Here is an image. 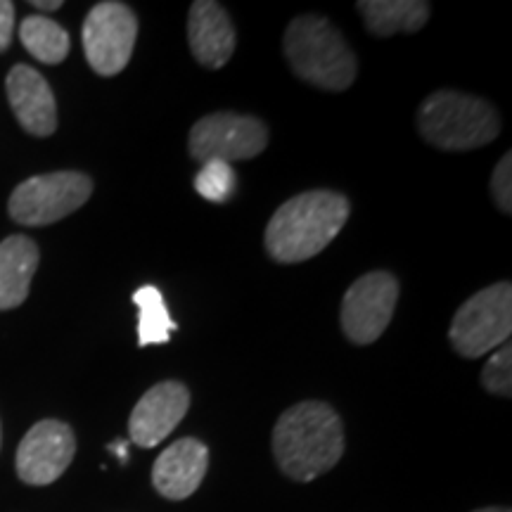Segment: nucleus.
<instances>
[{"label": "nucleus", "instance_id": "1", "mask_svg": "<svg viewBox=\"0 0 512 512\" xmlns=\"http://www.w3.org/2000/svg\"><path fill=\"white\" fill-rule=\"evenodd\" d=\"M273 456L294 482H313L344 456L342 418L325 401L294 403L273 427Z\"/></svg>", "mask_w": 512, "mask_h": 512}, {"label": "nucleus", "instance_id": "2", "mask_svg": "<svg viewBox=\"0 0 512 512\" xmlns=\"http://www.w3.org/2000/svg\"><path fill=\"white\" fill-rule=\"evenodd\" d=\"M351 214L349 200L332 190H309L287 200L266 226V252L278 264H299L323 252Z\"/></svg>", "mask_w": 512, "mask_h": 512}, {"label": "nucleus", "instance_id": "3", "mask_svg": "<svg viewBox=\"0 0 512 512\" xmlns=\"http://www.w3.org/2000/svg\"><path fill=\"white\" fill-rule=\"evenodd\" d=\"M283 46L292 72L311 86L342 93L356 79V55L330 19L320 15L292 19Z\"/></svg>", "mask_w": 512, "mask_h": 512}, {"label": "nucleus", "instance_id": "4", "mask_svg": "<svg viewBox=\"0 0 512 512\" xmlns=\"http://www.w3.org/2000/svg\"><path fill=\"white\" fill-rule=\"evenodd\" d=\"M418 128L420 136L439 150L465 152L496 140L501 117L491 102L477 95L437 91L420 105Z\"/></svg>", "mask_w": 512, "mask_h": 512}, {"label": "nucleus", "instance_id": "5", "mask_svg": "<svg viewBox=\"0 0 512 512\" xmlns=\"http://www.w3.org/2000/svg\"><path fill=\"white\" fill-rule=\"evenodd\" d=\"M512 285L496 283L472 294L456 311L448 328L453 349L463 358H482L510 342Z\"/></svg>", "mask_w": 512, "mask_h": 512}, {"label": "nucleus", "instance_id": "6", "mask_svg": "<svg viewBox=\"0 0 512 512\" xmlns=\"http://www.w3.org/2000/svg\"><path fill=\"white\" fill-rule=\"evenodd\" d=\"M93 181L79 171H55L27 178L12 190L8 211L19 226L41 228L67 219L91 200Z\"/></svg>", "mask_w": 512, "mask_h": 512}, {"label": "nucleus", "instance_id": "7", "mask_svg": "<svg viewBox=\"0 0 512 512\" xmlns=\"http://www.w3.org/2000/svg\"><path fill=\"white\" fill-rule=\"evenodd\" d=\"M268 128L261 119L235 112L207 114L192 126L188 138L190 157L197 162H240L266 150Z\"/></svg>", "mask_w": 512, "mask_h": 512}, {"label": "nucleus", "instance_id": "8", "mask_svg": "<svg viewBox=\"0 0 512 512\" xmlns=\"http://www.w3.org/2000/svg\"><path fill=\"white\" fill-rule=\"evenodd\" d=\"M83 53L95 74L117 76L131 60L138 38V17L128 5L105 0L88 12L81 29Z\"/></svg>", "mask_w": 512, "mask_h": 512}, {"label": "nucleus", "instance_id": "9", "mask_svg": "<svg viewBox=\"0 0 512 512\" xmlns=\"http://www.w3.org/2000/svg\"><path fill=\"white\" fill-rule=\"evenodd\" d=\"M399 280L387 271L361 275L344 294L342 330L354 344H373L392 323Z\"/></svg>", "mask_w": 512, "mask_h": 512}, {"label": "nucleus", "instance_id": "10", "mask_svg": "<svg viewBox=\"0 0 512 512\" xmlns=\"http://www.w3.org/2000/svg\"><path fill=\"white\" fill-rule=\"evenodd\" d=\"M76 437L60 420H41L24 434L17 448V477L29 486H48L72 465Z\"/></svg>", "mask_w": 512, "mask_h": 512}, {"label": "nucleus", "instance_id": "11", "mask_svg": "<svg viewBox=\"0 0 512 512\" xmlns=\"http://www.w3.org/2000/svg\"><path fill=\"white\" fill-rule=\"evenodd\" d=\"M190 408L188 387L166 380L147 389L128 418V434L136 446L155 448L181 425Z\"/></svg>", "mask_w": 512, "mask_h": 512}, {"label": "nucleus", "instance_id": "12", "mask_svg": "<svg viewBox=\"0 0 512 512\" xmlns=\"http://www.w3.org/2000/svg\"><path fill=\"white\" fill-rule=\"evenodd\" d=\"M5 91L24 131L38 138L53 136L57 128V102L53 88L41 72L27 64H15L5 79Z\"/></svg>", "mask_w": 512, "mask_h": 512}, {"label": "nucleus", "instance_id": "13", "mask_svg": "<svg viewBox=\"0 0 512 512\" xmlns=\"http://www.w3.org/2000/svg\"><path fill=\"white\" fill-rule=\"evenodd\" d=\"M209 467V448L195 437H183L164 448L152 467V484L166 501H185L200 489Z\"/></svg>", "mask_w": 512, "mask_h": 512}, {"label": "nucleus", "instance_id": "14", "mask_svg": "<svg viewBox=\"0 0 512 512\" xmlns=\"http://www.w3.org/2000/svg\"><path fill=\"white\" fill-rule=\"evenodd\" d=\"M188 43L202 67L221 69L238 43L233 19L214 0H195L188 15Z\"/></svg>", "mask_w": 512, "mask_h": 512}, {"label": "nucleus", "instance_id": "15", "mask_svg": "<svg viewBox=\"0 0 512 512\" xmlns=\"http://www.w3.org/2000/svg\"><path fill=\"white\" fill-rule=\"evenodd\" d=\"M38 259V245L24 235H10L0 242V311L17 309L27 302Z\"/></svg>", "mask_w": 512, "mask_h": 512}, {"label": "nucleus", "instance_id": "16", "mask_svg": "<svg viewBox=\"0 0 512 512\" xmlns=\"http://www.w3.org/2000/svg\"><path fill=\"white\" fill-rule=\"evenodd\" d=\"M366 29L377 38L394 34H418L430 19V3L425 0H361L356 3Z\"/></svg>", "mask_w": 512, "mask_h": 512}, {"label": "nucleus", "instance_id": "17", "mask_svg": "<svg viewBox=\"0 0 512 512\" xmlns=\"http://www.w3.org/2000/svg\"><path fill=\"white\" fill-rule=\"evenodd\" d=\"M133 304L138 306V344L152 347V344H166L171 332L178 330V323L166 309L164 294L155 285L138 287L133 294Z\"/></svg>", "mask_w": 512, "mask_h": 512}, {"label": "nucleus", "instance_id": "18", "mask_svg": "<svg viewBox=\"0 0 512 512\" xmlns=\"http://www.w3.org/2000/svg\"><path fill=\"white\" fill-rule=\"evenodd\" d=\"M19 41L43 64H60L69 55L67 29L43 15H29L19 24Z\"/></svg>", "mask_w": 512, "mask_h": 512}, {"label": "nucleus", "instance_id": "19", "mask_svg": "<svg viewBox=\"0 0 512 512\" xmlns=\"http://www.w3.org/2000/svg\"><path fill=\"white\" fill-rule=\"evenodd\" d=\"M238 188V178L230 164L207 162L195 178V190L207 202H228Z\"/></svg>", "mask_w": 512, "mask_h": 512}, {"label": "nucleus", "instance_id": "20", "mask_svg": "<svg viewBox=\"0 0 512 512\" xmlns=\"http://www.w3.org/2000/svg\"><path fill=\"white\" fill-rule=\"evenodd\" d=\"M482 384L489 394L503 396L510 399L512 396V347L510 342H505L503 347L491 354L489 361L482 370Z\"/></svg>", "mask_w": 512, "mask_h": 512}, {"label": "nucleus", "instance_id": "21", "mask_svg": "<svg viewBox=\"0 0 512 512\" xmlns=\"http://www.w3.org/2000/svg\"><path fill=\"white\" fill-rule=\"evenodd\" d=\"M491 195H494L496 207L510 214L512 211V155L505 152L501 162L494 169L491 176Z\"/></svg>", "mask_w": 512, "mask_h": 512}, {"label": "nucleus", "instance_id": "22", "mask_svg": "<svg viewBox=\"0 0 512 512\" xmlns=\"http://www.w3.org/2000/svg\"><path fill=\"white\" fill-rule=\"evenodd\" d=\"M12 31H15V5L10 0H0V53L10 48Z\"/></svg>", "mask_w": 512, "mask_h": 512}, {"label": "nucleus", "instance_id": "23", "mask_svg": "<svg viewBox=\"0 0 512 512\" xmlns=\"http://www.w3.org/2000/svg\"><path fill=\"white\" fill-rule=\"evenodd\" d=\"M34 5L36 10H48V12H53V10H60L62 8V0H53V3H43V0H34Z\"/></svg>", "mask_w": 512, "mask_h": 512}, {"label": "nucleus", "instance_id": "24", "mask_svg": "<svg viewBox=\"0 0 512 512\" xmlns=\"http://www.w3.org/2000/svg\"><path fill=\"white\" fill-rule=\"evenodd\" d=\"M475 512H510V508H479Z\"/></svg>", "mask_w": 512, "mask_h": 512}, {"label": "nucleus", "instance_id": "25", "mask_svg": "<svg viewBox=\"0 0 512 512\" xmlns=\"http://www.w3.org/2000/svg\"><path fill=\"white\" fill-rule=\"evenodd\" d=\"M0 444H3V427H0Z\"/></svg>", "mask_w": 512, "mask_h": 512}]
</instances>
